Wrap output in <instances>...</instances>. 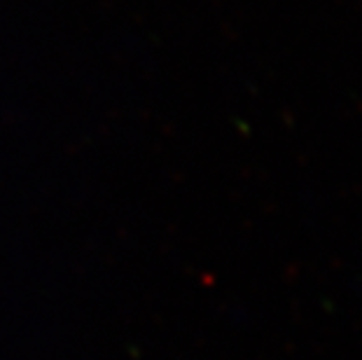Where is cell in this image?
Segmentation results:
<instances>
[]
</instances>
